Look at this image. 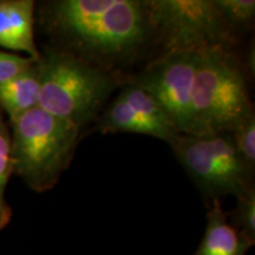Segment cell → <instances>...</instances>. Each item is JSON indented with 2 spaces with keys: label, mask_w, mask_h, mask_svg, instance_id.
I'll return each mask as SVG.
<instances>
[{
  "label": "cell",
  "mask_w": 255,
  "mask_h": 255,
  "mask_svg": "<svg viewBox=\"0 0 255 255\" xmlns=\"http://www.w3.org/2000/svg\"><path fill=\"white\" fill-rule=\"evenodd\" d=\"M38 62L27 71L0 84V108L8 115L11 122L38 107L40 90Z\"/></svg>",
  "instance_id": "cell-11"
},
{
  "label": "cell",
  "mask_w": 255,
  "mask_h": 255,
  "mask_svg": "<svg viewBox=\"0 0 255 255\" xmlns=\"http://www.w3.org/2000/svg\"><path fill=\"white\" fill-rule=\"evenodd\" d=\"M238 203L227 213L228 221L255 244V188L237 197Z\"/></svg>",
  "instance_id": "cell-15"
},
{
  "label": "cell",
  "mask_w": 255,
  "mask_h": 255,
  "mask_svg": "<svg viewBox=\"0 0 255 255\" xmlns=\"http://www.w3.org/2000/svg\"><path fill=\"white\" fill-rule=\"evenodd\" d=\"M220 14L237 36L254 26V0H213Z\"/></svg>",
  "instance_id": "cell-13"
},
{
  "label": "cell",
  "mask_w": 255,
  "mask_h": 255,
  "mask_svg": "<svg viewBox=\"0 0 255 255\" xmlns=\"http://www.w3.org/2000/svg\"><path fill=\"white\" fill-rule=\"evenodd\" d=\"M34 2L32 0L0 1V46L26 52L30 58L40 59L34 40Z\"/></svg>",
  "instance_id": "cell-8"
},
{
  "label": "cell",
  "mask_w": 255,
  "mask_h": 255,
  "mask_svg": "<svg viewBox=\"0 0 255 255\" xmlns=\"http://www.w3.org/2000/svg\"><path fill=\"white\" fill-rule=\"evenodd\" d=\"M36 63L37 60L30 57H20L0 51V84H4L9 79L27 71Z\"/></svg>",
  "instance_id": "cell-16"
},
{
  "label": "cell",
  "mask_w": 255,
  "mask_h": 255,
  "mask_svg": "<svg viewBox=\"0 0 255 255\" xmlns=\"http://www.w3.org/2000/svg\"><path fill=\"white\" fill-rule=\"evenodd\" d=\"M12 216V210L6 203L4 193L0 191V231L9 222Z\"/></svg>",
  "instance_id": "cell-18"
},
{
  "label": "cell",
  "mask_w": 255,
  "mask_h": 255,
  "mask_svg": "<svg viewBox=\"0 0 255 255\" xmlns=\"http://www.w3.org/2000/svg\"><path fill=\"white\" fill-rule=\"evenodd\" d=\"M40 18L50 49L103 71L127 73L159 55L150 0H55Z\"/></svg>",
  "instance_id": "cell-1"
},
{
  "label": "cell",
  "mask_w": 255,
  "mask_h": 255,
  "mask_svg": "<svg viewBox=\"0 0 255 255\" xmlns=\"http://www.w3.org/2000/svg\"><path fill=\"white\" fill-rule=\"evenodd\" d=\"M95 131L102 133H117V132H133L149 135L171 144L181 136L171 133L145 119L135 109H132L122 97L117 96L116 100L111 102L101 116L97 117Z\"/></svg>",
  "instance_id": "cell-10"
},
{
  "label": "cell",
  "mask_w": 255,
  "mask_h": 255,
  "mask_svg": "<svg viewBox=\"0 0 255 255\" xmlns=\"http://www.w3.org/2000/svg\"><path fill=\"white\" fill-rule=\"evenodd\" d=\"M189 177L206 199L239 197L254 187V175L245 168L231 132L181 135L170 144Z\"/></svg>",
  "instance_id": "cell-6"
},
{
  "label": "cell",
  "mask_w": 255,
  "mask_h": 255,
  "mask_svg": "<svg viewBox=\"0 0 255 255\" xmlns=\"http://www.w3.org/2000/svg\"><path fill=\"white\" fill-rule=\"evenodd\" d=\"M120 89V97H122L137 113L151 121L152 123L157 124L158 127L163 128L167 131L180 135V130L175 126L169 115L150 94L128 83L121 85Z\"/></svg>",
  "instance_id": "cell-12"
},
{
  "label": "cell",
  "mask_w": 255,
  "mask_h": 255,
  "mask_svg": "<svg viewBox=\"0 0 255 255\" xmlns=\"http://www.w3.org/2000/svg\"><path fill=\"white\" fill-rule=\"evenodd\" d=\"M11 124L12 174L38 193L52 189L71 163L82 129L39 107Z\"/></svg>",
  "instance_id": "cell-2"
},
{
  "label": "cell",
  "mask_w": 255,
  "mask_h": 255,
  "mask_svg": "<svg viewBox=\"0 0 255 255\" xmlns=\"http://www.w3.org/2000/svg\"><path fill=\"white\" fill-rule=\"evenodd\" d=\"M201 53L195 51L162 53L146 63L139 72L122 73L121 83L132 84L150 94L181 133L197 136L191 92Z\"/></svg>",
  "instance_id": "cell-7"
},
{
  "label": "cell",
  "mask_w": 255,
  "mask_h": 255,
  "mask_svg": "<svg viewBox=\"0 0 255 255\" xmlns=\"http://www.w3.org/2000/svg\"><path fill=\"white\" fill-rule=\"evenodd\" d=\"M150 6L159 55L170 51H237L239 37L213 0H150Z\"/></svg>",
  "instance_id": "cell-5"
},
{
  "label": "cell",
  "mask_w": 255,
  "mask_h": 255,
  "mask_svg": "<svg viewBox=\"0 0 255 255\" xmlns=\"http://www.w3.org/2000/svg\"><path fill=\"white\" fill-rule=\"evenodd\" d=\"M235 150L245 168L254 175L255 171V113L246 117L231 132Z\"/></svg>",
  "instance_id": "cell-14"
},
{
  "label": "cell",
  "mask_w": 255,
  "mask_h": 255,
  "mask_svg": "<svg viewBox=\"0 0 255 255\" xmlns=\"http://www.w3.org/2000/svg\"><path fill=\"white\" fill-rule=\"evenodd\" d=\"M207 214V227L202 241L194 255H245L254 242L247 239L228 221L221 201L212 200Z\"/></svg>",
  "instance_id": "cell-9"
},
{
  "label": "cell",
  "mask_w": 255,
  "mask_h": 255,
  "mask_svg": "<svg viewBox=\"0 0 255 255\" xmlns=\"http://www.w3.org/2000/svg\"><path fill=\"white\" fill-rule=\"evenodd\" d=\"M38 65V107L81 129L97 119L102 105L122 85V73L103 71L50 47L40 55Z\"/></svg>",
  "instance_id": "cell-3"
},
{
  "label": "cell",
  "mask_w": 255,
  "mask_h": 255,
  "mask_svg": "<svg viewBox=\"0 0 255 255\" xmlns=\"http://www.w3.org/2000/svg\"><path fill=\"white\" fill-rule=\"evenodd\" d=\"M248 78L237 51L212 49L201 53L191 92L197 136L232 132L255 113Z\"/></svg>",
  "instance_id": "cell-4"
},
{
  "label": "cell",
  "mask_w": 255,
  "mask_h": 255,
  "mask_svg": "<svg viewBox=\"0 0 255 255\" xmlns=\"http://www.w3.org/2000/svg\"><path fill=\"white\" fill-rule=\"evenodd\" d=\"M11 175V136L0 113V191L2 193H5L6 184Z\"/></svg>",
  "instance_id": "cell-17"
}]
</instances>
